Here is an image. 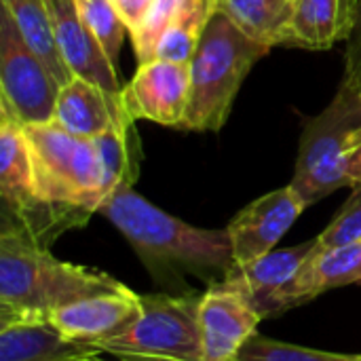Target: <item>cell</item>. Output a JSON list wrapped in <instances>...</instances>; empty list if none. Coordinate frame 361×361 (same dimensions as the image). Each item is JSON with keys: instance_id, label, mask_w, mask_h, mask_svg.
<instances>
[{"instance_id": "1", "label": "cell", "mask_w": 361, "mask_h": 361, "mask_svg": "<svg viewBox=\"0 0 361 361\" xmlns=\"http://www.w3.org/2000/svg\"><path fill=\"white\" fill-rule=\"evenodd\" d=\"M131 243L159 286L192 292L184 277L212 283L226 277L235 264L228 231L197 228L159 209L133 188H118L97 209Z\"/></svg>"}, {"instance_id": "2", "label": "cell", "mask_w": 361, "mask_h": 361, "mask_svg": "<svg viewBox=\"0 0 361 361\" xmlns=\"http://www.w3.org/2000/svg\"><path fill=\"white\" fill-rule=\"evenodd\" d=\"M125 290V286L87 267L57 260L11 226L0 231V324L49 319L72 302Z\"/></svg>"}, {"instance_id": "3", "label": "cell", "mask_w": 361, "mask_h": 361, "mask_svg": "<svg viewBox=\"0 0 361 361\" xmlns=\"http://www.w3.org/2000/svg\"><path fill=\"white\" fill-rule=\"evenodd\" d=\"M271 49L214 13L190 59V97L180 129L220 131L250 70Z\"/></svg>"}, {"instance_id": "4", "label": "cell", "mask_w": 361, "mask_h": 361, "mask_svg": "<svg viewBox=\"0 0 361 361\" xmlns=\"http://www.w3.org/2000/svg\"><path fill=\"white\" fill-rule=\"evenodd\" d=\"M38 192L44 201L97 214L104 195V176L93 140L66 131L59 123L23 127Z\"/></svg>"}, {"instance_id": "5", "label": "cell", "mask_w": 361, "mask_h": 361, "mask_svg": "<svg viewBox=\"0 0 361 361\" xmlns=\"http://www.w3.org/2000/svg\"><path fill=\"white\" fill-rule=\"evenodd\" d=\"M0 197L2 226L15 228L44 250L61 233L85 226L93 216L40 197L23 127L6 114H0Z\"/></svg>"}, {"instance_id": "6", "label": "cell", "mask_w": 361, "mask_h": 361, "mask_svg": "<svg viewBox=\"0 0 361 361\" xmlns=\"http://www.w3.org/2000/svg\"><path fill=\"white\" fill-rule=\"evenodd\" d=\"M360 127V102L343 87H338V93L322 114L305 123L296 171L290 182L305 207L315 205L338 188H351L347 159Z\"/></svg>"}, {"instance_id": "7", "label": "cell", "mask_w": 361, "mask_h": 361, "mask_svg": "<svg viewBox=\"0 0 361 361\" xmlns=\"http://www.w3.org/2000/svg\"><path fill=\"white\" fill-rule=\"evenodd\" d=\"M203 294H142L137 319L102 351L123 361H203L199 309Z\"/></svg>"}, {"instance_id": "8", "label": "cell", "mask_w": 361, "mask_h": 361, "mask_svg": "<svg viewBox=\"0 0 361 361\" xmlns=\"http://www.w3.org/2000/svg\"><path fill=\"white\" fill-rule=\"evenodd\" d=\"M61 85L30 51L11 15L0 11V114L21 127L51 123Z\"/></svg>"}, {"instance_id": "9", "label": "cell", "mask_w": 361, "mask_h": 361, "mask_svg": "<svg viewBox=\"0 0 361 361\" xmlns=\"http://www.w3.org/2000/svg\"><path fill=\"white\" fill-rule=\"evenodd\" d=\"M260 322L262 317L241 286L231 279L212 283L199 309L203 361H235Z\"/></svg>"}, {"instance_id": "10", "label": "cell", "mask_w": 361, "mask_h": 361, "mask_svg": "<svg viewBox=\"0 0 361 361\" xmlns=\"http://www.w3.org/2000/svg\"><path fill=\"white\" fill-rule=\"evenodd\" d=\"M190 97V63L150 59L137 66L123 89L127 112L135 121H150L180 129Z\"/></svg>"}, {"instance_id": "11", "label": "cell", "mask_w": 361, "mask_h": 361, "mask_svg": "<svg viewBox=\"0 0 361 361\" xmlns=\"http://www.w3.org/2000/svg\"><path fill=\"white\" fill-rule=\"evenodd\" d=\"M305 209L290 184L245 205L226 226L235 264H250L273 252Z\"/></svg>"}, {"instance_id": "12", "label": "cell", "mask_w": 361, "mask_h": 361, "mask_svg": "<svg viewBox=\"0 0 361 361\" xmlns=\"http://www.w3.org/2000/svg\"><path fill=\"white\" fill-rule=\"evenodd\" d=\"M53 19L59 53L72 76L91 80L112 93L125 89L118 68L80 19L74 0H44Z\"/></svg>"}, {"instance_id": "13", "label": "cell", "mask_w": 361, "mask_h": 361, "mask_svg": "<svg viewBox=\"0 0 361 361\" xmlns=\"http://www.w3.org/2000/svg\"><path fill=\"white\" fill-rule=\"evenodd\" d=\"M142 311V294L129 288L91 296L49 315L51 324L68 338L78 343L102 345L123 334Z\"/></svg>"}, {"instance_id": "14", "label": "cell", "mask_w": 361, "mask_h": 361, "mask_svg": "<svg viewBox=\"0 0 361 361\" xmlns=\"http://www.w3.org/2000/svg\"><path fill=\"white\" fill-rule=\"evenodd\" d=\"M317 247L319 239L315 237L294 247L273 250L250 264H233L224 279H231L243 288L262 319L279 315L283 313L281 300L286 290L290 288L302 264L317 252Z\"/></svg>"}, {"instance_id": "15", "label": "cell", "mask_w": 361, "mask_h": 361, "mask_svg": "<svg viewBox=\"0 0 361 361\" xmlns=\"http://www.w3.org/2000/svg\"><path fill=\"white\" fill-rule=\"evenodd\" d=\"M53 121L78 137L93 140L108 129L135 118L127 112L123 91L112 93L91 80L72 76L59 91Z\"/></svg>"}, {"instance_id": "16", "label": "cell", "mask_w": 361, "mask_h": 361, "mask_svg": "<svg viewBox=\"0 0 361 361\" xmlns=\"http://www.w3.org/2000/svg\"><path fill=\"white\" fill-rule=\"evenodd\" d=\"M102 353L99 345L63 336L51 319L32 317L0 324V361H80Z\"/></svg>"}, {"instance_id": "17", "label": "cell", "mask_w": 361, "mask_h": 361, "mask_svg": "<svg viewBox=\"0 0 361 361\" xmlns=\"http://www.w3.org/2000/svg\"><path fill=\"white\" fill-rule=\"evenodd\" d=\"M361 281V241L341 247H317V252L302 264L294 281L283 294L281 307L290 311L300 307L328 290L360 283Z\"/></svg>"}, {"instance_id": "18", "label": "cell", "mask_w": 361, "mask_h": 361, "mask_svg": "<svg viewBox=\"0 0 361 361\" xmlns=\"http://www.w3.org/2000/svg\"><path fill=\"white\" fill-rule=\"evenodd\" d=\"M338 40H349L345 0H296L283 47L326 51Z\"/></svg>"}, {"instance_id": "19", "label": "cell", "mask_w": 361, "mask_h": 361, "mask_svg": "<svg viewBox=\"0 0 361 361\" xmlns=\"http://www.w3.org/2000/svg\"><path fill=\"white\" fill-rule=\"evenodd\" d=\"M0 4L15 21L30 51L47 66V70L53 74V78L61 87L68 85L72 80V72L59 53L55 30H53V19H51L47 2L44 0H0Z\"/></svg>"}, {"instance_id": "20", "label": "cell", "mask_w": 361, "mask_h": 361, "mask_svg": "<svg viewBox=\"0 0 361 361\" xmlns=\"http://www.w3.org/2000/svg\"><path fill=\"white\" fill-rule=\"evenodd\" d=\"M209 6L269 49L283 47L294 11L290 0H209Z\"/></svg>"}, {"instance_id": "21", "label": "cell", "mask_w": 361, "mask_h": 361, "mask_svg": "<svg viewBox=\"0 0 361 361\" xmlns=\"http://www.w3.org/2000/svg\"><path fill=\"white\" fill-rule=\"evenodd\" d=\"M93 146L104 176L106 199L118 188H133L140 178V159H142L135 121L116 125L106 133L93 137Z\"/></svg>"}, {"instance_id": "22", "label": "cell", "mask_w": 361, "mask_h": 361, "mask_svg": "<svg viewBox=\"0 0 361 361\" xmlns=\"http://www.w3.org/2000/svg\"><path fill=\"white\" fill-rule=\"evenodd\" d=\"M212 15L214 11L209 6V0H188L178 19L161 36L154 59L190 63Z\"/></svg>"}, {"instance_id": "23", "label": "cell", "mask_w": 361, "mask_h": 361, "mask_svg": "<svg viewBox=\"0 0 361 361\" xmlns=\"http://www.w3.org/2000/svg\"><path fill=\"white\" fill-rule=\"evenodd\" d=\"M76 11L85 25L93 32V36L99 40L112 63L118 68L121 63V49L125 42V36L129 34V27L121 19L116 6L112 0H74Z\"/></svg>"}, {"instance_id": "24", "label": "cell", "mask_w": 361, "mask_h": 361, "mask_svg": "<svg viewBox=\"0 0 361 361\" xmlns=\"http://www.w3.org/2000/svg\"><path fill=\"white\" fill-rule=\"evenodd\" d=\"M235 361H361V355L326 353L260 336L258 332L241 347Z\"/></svg>"}, {"instance_id": "25", "label": "cell", "mask_w": 361, "mask_h": 361, "mask_svg": "<svg viewBox=\"0 0 361 361\" xmlns=\"http://www.w3.org/2000/svg\"><path fill=\"white\" fill-rule=\"evenodd\" d=\"M186 4H188V0H154L150 13L142 21V25L131 32V42H133L140 63L154 59L157 44H159L161 36L178 19V15L182 13V8Z\"/></svg>"}, {"instance_id": "26", "label": "cell", "mask_w": 361, "mask_h": 361, "mask_svg": "<svg viewBox=\"0 0 361 361\" xmlns=\"http://www.w3.org/2000/svg\"><path fill=\"white\" fill-rule=\"evenodd\" d=\"M317 239L326 250L361 241V186L353 188V195Z\"/></svg>"}, {"instance_id": "27", "label": "cell", "mask_w": 361, "mask_h": 361, "mask_svg": "<svg viewBox=\"0 0 361 361\" xmlns=\"http://www.w3.org/2000/svg\"><path fill=\"white\" fill-rule=\"evenodd\" d=\"M341 87L351 91L361 106V2L360 8H357L355 27L351 32L349 47L345 53V74H343Z\"/></svg>"}, {"instance_id": "28", "label": "cell", "mask_w": 361, "mask_h": 361, "mask_svg": "<svg viewBox=\"0 0 361 361\" xmlns=\"http://www.w3.org/2000/svg\"><path fill=\"white\" fill-rule=\"evenodd\" d=\"M112 2L118 11L121 19L129 27V34L142 25V21L146 19V15L150 13V8L154 4V0H112Z\"/></svg>"}, {"instance_id": "29", "label": "cell", "mask_w": 361, "mask_h": 361, "mask_svg": "<svg viewBox=\"0 0 361 361\" xmlns=\"http://www.w3.org/2000/svg\"><path fill=\"white\" fill-rule=\"evenodd\" d=\"M347 176H349L351 188L361 186V127L355 131L353 146H351V150H349V159H347Z\"/></svg>"}, {"instance_id": "30", "label": "cell", "mask_w": 361, "mask_h": 361, "mask_svg": "<svg viewBox=\"0 0 361 361\" xmlns=\"http://www.w3.org/2000/svg\"><path fill=\"white\" fill-rule=\"evenodd\" d=\"M80 361H102V360H97V357H89V360H80Z\"/></svg>"}, {"instance_id": "31", "label": "cell", "mask_w": 361, "mask_h": 361, "mask_svg": "<svg viewBox=\"0 0 361 361\" xmlns=\"http://www.w3.org/2000/svg\"><path fill=\"white\" fill-rule=\"evenodd\" d=\"M290 2H292V4H294V2H296V0H290Z\"/></svg>"}]
</instances>
